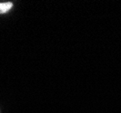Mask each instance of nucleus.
<instances>
[{"label": "nucleus", "instance_id": "f257e3e1", "mask_svg": "<svg viewBox=\"0 0 121 113\" xmlns=\"http://www.w3.org/2000/svg\"><path fill=\"white\" fill-rule=\"evenodd\" d=\"M13 4L11 2H5V3H0V14H5L8 10L12 8Z\"/></svg>", "mask_w": 121, "mask_h": 113}]
</instances>
